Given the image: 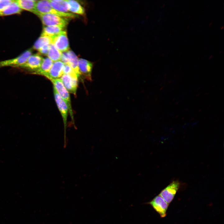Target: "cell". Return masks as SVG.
I'll list each match as a JSON object with an SVG mask.
<instances>
[{
  "label": "cell",
  "mask_w": 224,
  "mask_h": 224,
  "mask_svg": "<svg viewBox=\"0 0 224 224\" xmlns=\"http://www.w3.org/2000/svg\"><path fill=\"white\" fill-rule=\"evenodd\" d=\"M34 14L36 15L50 14L67 18H74L77 16L76 15L71 13H63L55 10L51 6L49 0H46L37 1Z\"/></svg>",
  "instance_id": "6da1fadb"
},
{
  "label": "cell",
  "mask_w": 224,
  "mask_h": 224,
  "mask_svg": "<svg viewBox=\"0 0 224 224\" xmlns=\"http://www.w3.org/2000/svg\"><path fill=\"white\" fill-rule=\"evenodd\" d=\"M56 90L67 105L72 119L74 122L71 100L69 92L64 86L60 78L50 80Z\"/></svg>",
  "instance_id": "7a4b0ae2"
},
{
  "label": "cell",
  "mask_w": 224,
  "mask_h": 224,
  "mask_svg": "<svg viewBox=\"0 0 224 224\" xmlns=\"http://www.w3.org/2000/svg\"><path fill=\"white\" fill-rule=\"evenodd\" d=\"M37 15L40 18L44 26H59L64 27L67 26L69 19L50 14H38Z\"/></svg>",
  "instance_id": "3957f363"
},
{
  "label": "cell",
  "mask_w": 224,
  "mask_h": 224,
  "mask_svg": "<svg viewBox=\"0 0 224 224\" xmlns=\"http://www.w3.org/2000/svg\"><path fill=\"white\" fill-rule=\"evenodd\" d=\"M54 98L58 107L62 115L64 128V147L66 145V130L67 126V119L68 109L66 103L61 98L55 89L53 87Z\"/></svg>",
  "instance_id": "277c9868"
},
{
  "label": "cell",
  "mask_w": 224,
  "mask_h": 224,
  "mask_svg": "<svg viewBox=\"0 0 224 224\" xmlns=\"http://www.w3.org/2000/svg\"><path fill=\"white\" fill-rule=\"evenodd\" d=\"M50 37L52 39V44L59 51L62 53L69 50V43L66 31L63 30Z\"/></svg>",
  "instance_id": "5b68a950"
},
{
  "label": "cell",
  "mask_w": 224,
  "mask_h": 224,
  "mask_svg": "<svg viewBox=\"0 0 224 224\" xmlns=\"http://www.w3.org/2000/svg\"><path fill=\"white\" fill-rule=\"evenodd\" d=\"M32 54V50L29 49L15 58L0 61V68L6 67H18L24 63Z\"/></svg>",
  "instance_id": "8992f818"
},
{
  "label": "cell",
  "mask_w": 224,
  "mask_h": 224,
  "mask_svg": "<svg viewBox=\"0 0 224 224\" xmlns=\"http://www.w3.org/2000/svg\"><path fill=\"white\" fill-rule=\"evenodd\" d=\"M180 186V183L178 181H173L162 190L159 195L169 204L173 199Z\"/></svg>",
  "instance_id": "52a82bcc"
},
{
  "label": "cell",
  "mask_w": 224,
  "mask_h": 224,
  "mask_svg": "<svg viewBox=\"0 0 224 224\" xmlns=\"http://www.w3.org/2000/svg\"><path fill=\"white\" fill-rule=\"evenodd\" d=\"M43 59L44 58L38 54H31L26 62L18 68L27 69L33 73L40 68Z\"/></svg>",
  "instance_id": "ba28073f"
},
{
  "label": "cell",
  "mask_w": 224,
  "mask_h": 224,
  "mask_svg": "<svg viewBox=\"0 0 224 224\" xmlns=\"http://www.w3.org/2000/svg\"><path fill=\"white\" fill-rule=\"evenodd\" d=\"M147 203L150 205L161 217L166 216L169 204L160 195L156 196Z\"/></svg>",
  "instance_id": "9c48e42d"
},
{
  "label": "cell",
  "mask_w": 224,
  "mask_h": 224,
  "mask_svg": "<svg viewBox=\"0 0 224 224\" xmlns=\"http://www.w3.org/2000/svg\"><path fill=\"white\" fill-rule=\"evenodd\" d=\"M63 60V63L69 65L79 78L81 74L78 67V59L75 53L72 51L69 50L65 53Z\"/></svg>",
  "instance_id": "30bf717a"
},
{
  "label": "cell",
  "mask_w": 224,
  "mask_h": 224,
  "mask_svg": "<svg viewBox=\"0 0 224 224\" xmlns=\"http://www.w3.org/2000/svg\"><path fill=\"white\" fill-rule=\"evenodd\" d=\"M60 79L68 92L75 95L77 87L78 78L64 74Z\"/></svg>",
  "instance_id": "8fae6325"
},
{
  "label": "cell",
  "mask_w": 224,
  "mask_h": 224,
  "mask_svg": "<svg viewBox=\"0 0 224 224\" xmlns=\"http://www.w3.org/2000/svg\"><path fill=\"white\" fill-rule=\"evenodd\" d=\"M64 65L61 61L54 62L49 72L44 76L49 80L60 78L63 74Z\"/></svg>",
  "instance_id": "7c38bea8"
},
{
  "label": "cell",
  "mask_w": 224,
  "mask_h": 224,
  "mask_svg": "<svg viewBox=\"0 0 224 224\" xmlns=\"http://www.w3.org/2000/svg\"><path fill=\"white\" fill-rule=\"evenodd\" d=\"M93 63L83 58L78 60V67L81 75H83L87 80L91 81V73Z\"/></svg>",
  "instance_id": "4fadbf2b"
},
{
  "label": "cell",
  "mask_w": 224,
  "mask_h": 224,
  "mask_svg": "<svg viewBox=\"0 0 224 224\" xmlns=\"http://www.w3.org/2000/svg\"><path fill=\"white\" fill-rule=\"evenodd\" d=\"M22 10L20 8L15 0L8 6L0 11V16H7L16 14H20Z\"/></svg>",
  "instance_id": "5bb4252c"
},
{
  "label": "cell",
  "mask_w": 224,
  "mask_h": 224,
  "mask_svg": "<svg viewBox=\"0 0 224 224\" xmlns=\"http://www.w3.org/2000/svg\"><path fill=\"white\" fill-rule=\"evenodd\" d=\"M17 5L22 10H26L35 13L37 1L33 0H15Z\"/></svg>",
  "instance_id": "9a60e30c"
},
{
  "label": "cell",
  "mask_w": 224,
  "mask_h": 224,
  "mask_svg": "<svg viewBox=\"0 0 224 224\" xmlns=\"http://www.w3.org/2000/svg\"><path fill=\"white\" fill-rule=\"evenodd\" d=\"M49 1L51 6L55 10L63 13H70L66 0H49Z\"/></svg>",
  "instance_id": "2e32d148"
},
{
  "label": "cell",
  "mask_w": 224,
  "mask_h": 224,
  "mask_svg": "<svg viewBox=\"0 0 224 224\" xmlns=\"http://www.w3.org/2000/svg\"><path fill=\"white\" fill-rule=\"evenodd\" d=\"M53 63V62L48 58H44L40 68L32 73L44 76L49 72Z\"/></svg>",
  "instance_id": "e0dca14e"
},
{
  "label": "cell",
  "mask_w": 224,
  "mask_h": 224,
  "mask_svg": "<svg viewBox=\"0 0 224 224\" xmlns=\"http://www.w3.org/2000/svg\"><path fill=\"white\" fill-rule=\"evenodd\" d=\"M65 27L54 26H44L41 36L51 37L64 30Z\"/></svg>",
  "instance_id": "ac0fdd59"
},
{
  "label": "cell",
  "mask_w": 224,
  "mask_h": 224,
  "mask_svg": "<svg viewBox=\"0 0 224 224\" xmlns=\"http://www.w3.org/2000/svg\"><path fill=\"white\" fill-rule=\"evenodd\" d=\"M66 1L68 3L69 11L70 12L81 15L84 14V8L77 1L73 0Z\"/></svg>",
  "instance_id": "d6986e66"
},
{
  "label": "cell",
  "mask_w": 224,
  "mask_h": 224,
  "mask_svg": "<svg viewBox=\"0 0 224 224\" xmlns=\"http://www.w3.org/2000/svg\"><path fill=\"white\" fill-rule=\"evenodd\" d=\"M62 53L52 44H51L47 56L54 62L60 61Z\"/></svg>",
  "instance_id": "ffe728a7"
},
{
  "label": "cell",
  "mask_w": 224,
  "mask_h": 224,
  "mask_svg": "<svg viewBox=\"0 0 224 224\" xmlns=\"http://www.w3.org/2000/svg\"><path fill=\"white\" fill-rule=\"evenodd\" d=\"M52 44L50 37L41 36L34 44L33 48L35 50H38L44 46Z\"/></svg>",
  "instance_id": "44dd1931"
},
{
  "label": "cell",
  "mask_w": 224,
  "mask_h": 224,
  "mask_svg": "<svg viewBox=\"0 0 224 224\" xmlns=\"http://www.w3.org/2000/svg\"><path fill=\"white\" fill-rule=\"evenodd\" d=\"M63 72V74H68L72 77H77L78 78L77 74L72 68L67 64L64 63Z\"/></svg>",
  "instance_id": "7402d4cb"
},
{
  "label": "cell",
  "mask_w": 224,
  "mask_h": 224,
  "mask_svg": "<svg viewBox=\"0 0 224 224\" xmlns=\"http://www.w3.org/2000/svg\"><path fill=\"white\" fill-rule=\"evenodd\" d=\"M13 1L12 0H0V11L8 6Z\"/></svg>",
  "instance_id": "603a6c76"
},
{
  "label": "cell",
  "mask_w": 224,
  "mask_h": 224,
  "mask_svg": "<svg viewBox=\"0 0 224 224\" xmlns=\"http://www.w3.org/2000/svg\"><path fill=\"white\" fill-rule=\"evenodd\" d=\"M50 44L45 45L38 50V51L41 54L47 55L49 52Z\"/></svg>",
  "instance_id": "cb8c5ba5"
}]
</instances>
